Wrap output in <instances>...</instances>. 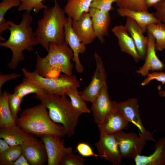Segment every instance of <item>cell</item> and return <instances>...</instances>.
<instances>
[{
    "instance_id": "18",
    "label": "cell",
    "mask_w": 165,
    "mask_h": 165,
    "mask_svg": "<svg viewBox=\"0 0 165 165\" xmlns=\"http://www.w3.org/2000/svg\"><path fill=\"white\" fill-rule=\"evenodd\" d=\"M112 31L117 37L121 50L133 57L137 62L141 59L134 42L125 26L116 25Z\"/></svg>"
},
{
    "instance_id": "10",
    "label": "cell",
    "mask_w": 165,
    "mask_h": 165,
    "mask_svg": "<svg viewBox=\"0 0 165 165\" xmlns=\"http://www.w3.org/2000/svg\"><path fill=\"white\" fill-rule=\"evenodd\" d=\"M20 145L22 153L30 165H43L47 162V156L44 145L36 136L29 134Z\"/></svg>"
},
{
    "instance_id": "29",
    "label": "cell",
    "mask_w": 165,
    "mask_h": 165,
    "mask_svg": "<svg viewBox=\"0 0 165 165\" xmlns=\"http://www.w3.org/2000/svg\"><path fill=\"white\" fill-rule=\"evenodd\" d=\"M22 154L20 145L10 146L8 149L0 153V165H12Z\"/></svg>"
},
{
    "instance_id": "13",
    "label": "cell",
    "mask_w": 165,
    "mask_h": 165,
    "mask_svg": "<svg viewBox=\"0 0 165 165\" xmlns=\"http://www.w3.org/2000/svg\"><path fill=\"white\" fill-rule=\"evenodd\" d=\"M72 19L68 17V21L64 28V41L72 50L73 57L72 61L75 63V68L78 73H82L84 68L79 58V54L86 51V45L82 42L74 31L72 27Z\"/></svg>"
},
{
    "instance_id": "21",
    "label": "cell",
    "mask_w": 165,
    "mask_h": 165,
    "mask_svg": "<svg viewBox=\"0 0 165 165\" xmlns=\"http://www.w3.org/2000/svg\"><path fill=\"white\" fill-rule=\"evenodd\" d=\"M154 151L148 156H138L134 160L136 165H164L165 164V138L156 142Z\"/></svg>"
},
{
    "instance_id": "16",
    "label": "cell",
    "mask_w": 165,
    "mask_h": 165,
    "mask_svg": "<svg viewBox=\"0 0 165 165\" xmlns=\"http://www.w3.org/2000/svg\"><path fill=\"white\" fill-rule=\"evenodd\" d=\"M148 38V43L145 61L144 64L138 70L136 73L141 76H147L149 72L161 71L163 70L164 65L157 56L155 49V39L149 32L147 31Z\"/></svg>"
},
{
    "instance_id": "28",
    "label": "cell",
    "mask_w": 165,
    "mask_h": 165,
    "mask_svg": "<svg viewBox=\"0 0 165 165\" xmlns=\"http://www.w3.org/2000/svg\"><path fill=\"white\" fill-rule=\"evenodd\" d=\"M21 4L19 0H2L0 2V34L8 30L9 24L5 19L6 13L10 9L18 7Z\"/></svg>"
},
{
    "instance_id": "14",
    "label": "cell",
    "mask_w": 165,
    "mask_h": 165,
    "mask_svg": "<svg viewBox=\"0 0 165 165\" xmlns=\"http://www.w3.org/2000/svg\"><path fill=\"white\" fill-rule=\"evenodd\" d=\"M113 109L112 101L110 100L106 82L91 107L95 123L97 125L100 124Z\"/></svg>"
},
{
    "instance_id": "8",
    "label": "cell",
    "mask_w": 165,
    "mask_h": 165,
    "mask_svg": "<svg viewBox=\"0 0 165 165\" xmlns=\"http://www.w3.org/2000/svg\"><path fill=\"white\" fill-rule=\"evenodd\" d=\"M114 134L123 158L134 160L141 155L146 144L147 141L145 139L135 133H126L123 130Z\"/></svg>"
},
{
    "instance_id": "43",
    "label": "cell",
    "mask_w": 165,
    "mask_h": 165,
    "mask_svg": "<svg viewBox=\"0 0 165 165\" xmlns=\"http://www.w3.org/2000/svg\"><path fill=\"white\" fill-rule=\"evenodd\" d=\"M159 94L161 96L165 97V91H162L160 92Z\"/></svg>"
},
{
    "instance_id": "38",
    "label": "cell",
    "mask_w": 165,
    "mask_h": 165,
    "mask_svg": "<svg viewBox=\"0 0 165 165\" xmlns=\"http://www.w3.org/2000/svg\"><path fill=\"white\" fill-rule=\"evenodd\" d=\"M155 80L161 82L163 83H165V72H154L149 73L143 81L141 83L143 86L147 85L152 80Z\"/></svg>"
},
{
    "instance_id": "1",
    "label": "cell",
    "mask_w": 165,
    "mask_h": 165,
    "mask_svg": "<svg viewBox=\"0 0 165 165\" xmlns=\"http://www.w3.org/2000/svg\"><path fill=\"white\" fill-rule=\"evenodd\" d=\"M21 16L22 20L18 24L8 21L9 36L6 41L0 43V46L9 48L12 52V57L8 64L9 68L12 69L16 68L20 63L24 60V50L31 52L34 46L39 44L31 26L33 18L31 12L26 11Z\"/></svg>"
},
{
    "instance_id": "2",
    "label": "cell",
    "mask_w": 165,
    "mask_h": 165,
    "mask_svg": "<svg viewBox=\"0 0 165 165\" xmlns=\"http://www.w3.org/2000/svg\"><path fill=\"white\" fill-rule=\"evenodd\" d=\"M15 123L26 133L36 137L52 135L61 138L65 135L62 125L51 119L46 107L41 103L23 110Z\"/></svg>"
},
{
    "instance_id": "12",
    "label": "cell",
    "mask_w": 165,
    "mask_h": 165,
    "mask_svg": "<svg viewBox=\"0 0 165 165\" xmlns=\"http://www.w3.org/2000/svg\"><path fill=\"white\" fill-rule=\"evenodd\" d=\"M95 144L98 155L113 165L120 164L122 158L114 133L106 134L100 137Z\"/></svg>"
},
{
    "instance_id": "37",
    "label": "cell",
    "mask_w": 165,
    "mask_h": 165,
    "mask_svg": "<svg viewBox=\"0 0 165 165\" xmlns=\"http://www.w3.org/2000/svg\"><path fill=\"white\" fill-rule=\"evenodd\" d=\"M156 11L154 16L165 26V0H163L153 6Z\"/></svg>"
},
{
    "instance_id": "23",
    "label": "cell",
    "mask_w": 165,
    "mask_h": 165,
    "mask_svg": "<svg viewBox=\"0 0 165 165\" xmlns=\"http://www.w3.org/2000/svg\"><path fill=\"white\" fill-rule=\"evenodd\" d=\"M29 135L15 123L0 127V138L4 139L10 146L20 145Z\"/></svg>"
},
{
    "instance_id": "40",
    "label": "cell",
    "mask_w": 165,
    "mask_h": 165,
    "mask_svg": "<svg viewBox=\"0 0 165 165\" xmlns=\"http://www.w3.org/2000/svg\"><path fill=\"white\" fill-rule=\"evenodd\" d=\"M29 165L27 159L22 153L12 164V165Z\"/></svg>"
},
{
    "instance_id": "35",
    "label": "cell",
    "mask_w": 165,
    "mask_h": 165,
    "mask_svg": "<svg viewBox=\"0 0 165 165\" xmlns=\"http://www.w3.org/2000/svg\"><path fill=\"white\" fill-rule=\"evenodd\" d=\"M60 165H84V160L80 156L72 153L66 156L61 161Z\"/></svg>"
},
{
    "instance_id": "19",
    "label": "cell",
    "mask_w": 165,
    "mask_h": 165,
    "mask_svg": "<svg viewBox=\"0 0 165 165\" xmlns=\"http://www.w3.org/2000/svg\"><path fill=\"white\" fill-rule=\"evenodd\" d=\"M89 13L97 38L101 43H103L105 41V36L108 35L109 27L111 21L109 13L93 8H90Z\"/></svg>"
},
{
    "instance_id": "4",
    "label": "cell",
    "mask_w": 165,
    "mask_h": 165,
    "mask_svg": "<svg viewBox=\"0 0 165 165\" xmlns=\"http://www.w3.org/2000/svg\"><path fill=\"white\" fill-rule=\"evenodd\" d=\"M64 9L57 0L53 7L44 9L43 16L38 20L35 34L41 46L47 51L50 42H64V28L68 21Z\"/></svg>"
},
{
    "instance_id": "17",
    "label": "cell",
    "mask_w": 165,
    "mask_h": 165,
    "mask_svg": "<svg viewBox=\"0 0 165 165\" xmlns=\"http://www.w3.org/2000/svg\"><path fill=\"white\" fill-rule=\"evenodd\" d=\"M129 123L120 113L114 108L113 111L97 125L100 137L104 134H113L126 129L128 127Z\"/></svg>"
},
{
    "instance_id": "34",
    "label": "cell",
    "mask_w": 165,
    "mask_h": 165,
    "mask_svg": "<svg viewBox=\"0 0 165 165\" xmlns=\"http://www.w3.org/2000/svg\"><path fill=\"white\" fill-rule=\"evenodd\" d=\"M117 0H93L90 8H94L105 12H109L113 9L112 4Z\"/></svg>"
},
{
    "instance_id": "5",
    "label": "cell",
    "mask_w": 165,
    "mask_h": 165,
    "mask_svg": "<svg viewBox=\"0 0 165 165\" xmlns=\"http://www.w3.org/2000/svg\"><path fill=\"white\" fill-rule=\"evenodd\" d=\"M67 96L50 94L46 93L36 95L35 98L47 108L51 119L63 126L65 135H74L80 116L82 113L75 108Z\"/></svg>"
},
{
    "instance_id": "9",
    "label": "cell",
    "mask_w": 165,
    "mask_h": 165,
    "mask_svg": "<svg viewBox=\"0 0 165 165\" xmlns=\"http://www.w3.org/2000/svg\"><path fill=\"white\" fill-rule=\"evenodd\" d=\"M96 64L95 72L89 85L82 91L79 92L82 99L93 103L106 82L107 74L101 57L97 52L94 53Z\"/></svg>"
},
{
    "instance_id": "11",
    "label": "cell",
    "mask_w": 165,
    "mask_h": 165,
    "mask_svg": "<svg viewBox=\"0 0 165 165\" xmlns=\"http://www.w3.org/2000/svg\"><path fill=\"white\" fill-rule=\"evenodd\" d=\"M40 137L46 150L48 165H60L66 156L73 152L72 147H65L63 140H61V138L52 135Z\"/></svg>"
},
{
    "instance_id": "7",
    "label": "cell",
    "mask_w": 165,
    "mask_h": 165,
    "mask_svg": "<svg viewBox=\"0 0 165 165\" xmlns=\"http://www.w3.org/2000/svg\"><path fill=\"white\" fill-rule=\"evenodd\" d=\"M113 107L129 122L138 128L139 135L146 141H155L152 133L145 128L140 118L139 106L137 98H132L121 102L112 101Z\"/></svg>"
},
{
    "instance_id": "41",
    "label": "cell",
    "mask_w": 165,
    "mask_h": 165,
    "mask_svg": "<svg viewBox=\"0 0 165 165\" xmlns=\"http://www.w3.org/2000/svg\"><path fill=\"white\" fill-rule=\"evenodd\" d=\"M8 144L3 139H0V153L8 149L10 147Z\"/></svg>"
},
{
    "instance_id": "33",
    "label": "cell",
    "mask_w": 165,
    "mask_h": 165,
    "mask_svg": "<svg viewBox=\"0 0 165 165\" xmlns=\"http://www.w3.org/2000/svg\"><path fill=\"white\" fill-rule=\"evenodd\" d=\"M23 100V98L14 92L12 94L8 93L9 105L12 117L15 122L18 118L17 114L20 109V107Z\"/></svg>"
},
{
    "instance_id": "3",
    "label": "cell",
    "mask_w": 165,
    "mask_h": 165,
    "mask_svg": "<svg viewBox=\"0 0 165 165\" xmlns=\"http://www.w3.org/2000/svg\"><path fill=\"white\" fill-rule=\"evenodd\" d=\"M47 55L42 57L36 53L37 58L34 72L46 77L59 76L62 72L68 75H72L73 66L71 62L73 52L64 41L61 43L50 42Z\"/></svg>"
},
{
    "instance_id": "39",
    "label": "cell",
    "mask_w": 165,
    "mask_h": 165,
    "mask_svg": "<svg viewBox=\"0 0 165 165\" xmlns=\"http://www.w3.org/2000/svg\"><path fill=\"white\" fill-rule=\"evenodd\" d=\"M21 76L19 74L15 73H13L10 74H5L0 72V94H2L1 89L3 84L7 81L12 79H16L19 78Z\"/></svg>"
},
{
    "instance_id": "32",
    "label": "cell",
    "mask_w": 165,
    "mask_h": 165,
    "mask_svg": "<svg viewBox=\"0 0 165 165\" xmlns=\"http://www.w3.org/2000/svg\"><path fill=\"white\" fill-rule=\"evenodd\" d=\"M115 2L119 8L148 11L145 0H117Z\"/></svg>"
},
{
    "instance_id": "25",
    "label": "cell",
    "mask_w": 165,
    "mask_h": 165,
    "mask_svg": "<svg viewBox=\"0 0 165 165\" xmlns=\"http://www.w3.org/2000/svg\"><path fill=\"white\" fill-rule=\"evenodd\" d=\"M14 92L23 98L30 94L40 95L46 93L37 83L26 77L23 79L21 83L15 88Z\"/></svg>"
},
{
    "instance_id": "6",
    "label": "cell",
    "mask_w": 165,
    "mask_h": 165,
    "mask_svg": "<svg viewBox=\"0 0 165 165\" xmlns=\"http://www.w3.org/2000/svg\"><path fill=\"white\" fill-rule=\"evenodd\" d=\"M21 71L25 77L37 83L49 94L67 96L68 91L80 86V82L75 75L64 74L57 77L48 78L42 76L34 71L30 72L25 68H22Z\"/></svg>"
},
{
    "instance_id": "22",
    "label": "cell",
    "mask_w": 165,
    "mask_h": 165,
    "mask_svg": "<svg viewBox=\"0 0 165 165\" xmlns=\"http://www.w3.org/2000/svg\"><path fill=\"white\" fill-rule=\"evenodd\" d=\"M117 11L120 16L129 17L135 21L140 27L143 33L147 31V27L148 25L160 22L153 13L148 11H136L123 8H118Z\"/></svg>"
},
{
    "instance_id": "31",
    "label": "cell",
    "mask_w": 165,
    "mask_h": 165,
    "mask_svg": "<svg viewBox=\"0 0 165 165\" xmlns=\"http://www.w3.org/2000/svg\"><path fill=\"white\" fill-rule=\"evenodd\" d=\"M21 4L18 7V10L19 11L25 10L31 12L33 10L35 14L39 13L43 9L47 6L43 3L44 0H19Z\"/></svg>"
},
{
    "instance_id": "26",
    "label": "cell",
    "mask_w": 165,
    "mask_h": 165,
    "mask_svg": "<svg viewBox=\"0 0 165 165\" xmlns=\"http://www.w3.org/2000/svg\"><path fill=\"white\" fill-rule=\"evenodd\" d=\"M147 29L155 39L156 50L161 51L165 50V26L163 24L160 22L151 24L147 26Z\"/></svg>"
},
{
    "instance_id": "27",
    "label": "cell",
    "mask_w": 165,
    "mask_h": 165,
    "mask_svg": "<svg viewBox=\"0 0 165 165\" xmlns=\"http://www.w3.org/2000/svg\"><path fill=\"white\" fill-rule=\"evenodd\" d=\"M8 93L5 90L0 97V127L15 123L12 117L8 102Z\"/></svg>"
},
{
    "instance_id": "42",
    "label": "cell",
    "mask_w": 165,
    "mask_h": 165,
    "mask_svg": "<svg viewBox=\"0 0 165 165\" xmlns=\"http://www.w3.org/2000/svg\"><path fill=\"white\" fill-rule=\"evenodd\" d=\"M163 0H145L146 6L148 9L149 7L153 6Z\"/></svg>"
},
{
    "instance_id": "24",
    "label": "cell",
    "mask_w": 165,
    "mask_h": 165,
    "mask_svg": "<svg viewBox=\"0 0 165 165\" xmlns=\"http://www.w3.org/2000/svg\"><path fill=\"white\" fill-rule=\"evenodd\" d=\"M93 0H68L64 10L68 17L77 20L84 12L88 13Z\"/></svg>"
},
{
    "instance_id": "15",
    "label": "cell",
    "mask_w": 165,
    "mask_h": 165,
    "mask_svg": "<svg viewBox=\"0 0 165 165\" xmlns=\"http://www.w3.org/2000/svg\"><path fill=\"white\" fill-rule=\"evenodd\" d=\"M72 27L81 41L86 46L91 44L97 38L89 12L83 13L77 20H72Z\"/></svg>"
},
{
    "instance_id": "20",
    "label": "cell",
    "mask_w": 165,
    "mask_h": 165,
    "mask_svg": "<svg viewBox=\"0 0 165 165\" xmlns=\"http://www.w3.org/2000/svg\"><path fill=\"white\" fill-rule=\"evenodd\" d=\"M125 26L134 42L141 59H145L148 45V37L144 35L140 27L129 17H127Z\"/></svg>"
},
{
    "instance_id": "30",
    "label": "cell",
    "mask_w": 165,
    "mask_h": 165,
    "mask_svg": "<svg viewBox=\"0 0 165 165\" xmlns=\"http://www.w3.org/2000/svg\"><path fill=\"white\" fill-rule=\"evenodd\" d=\"M77 88L75 87L68 91L66 93L67 96L69 97L72 105L77 110L82 114L90 113L91 110L81 97Z\"/></svg>"
},
{
    "instance_id": "36",
    "label": "cell",
    "mask_w": 165,
    "mask_h": 165,
    "mask_svg": "<svg viewBox=\"0 0 165 165\" xmlns=\"http://www.w3.org/2000/svg\"><path fill=\"white\" fill-rule=\"evenodd\" d=\"M76 149L78 152L83 157L94 156L97 158L99 156L94 152L91 147L87 144L80 142L77 145Z\"/></svg>"
}]
</instances>
